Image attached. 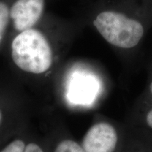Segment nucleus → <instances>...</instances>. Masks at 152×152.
<instances>
[{
  "label": "nucleus",
  "mask_w": 152,
  "mask_h": 152,
  "mask_svg": "<svg viewBox=\"0 0 152 152\" xmlns=\"http://www.w3.org/2000/svg\"><path fill=\"white\" fill-rule=\"evenodd\" d=\"M152 16V0H136L129 10L106 9L93 20L99 33L110 45L123 49L137 46L145 34L144 20Z\"/></svg>",
  "instance_id": "1"
},
{
  "label": "nucleus",
  "mask_w": 152,
  "mask_h": 152,
  "mask_svg": "<svg viewBox=\"0 0 152 152\" xmlns=\"http://www.w3.org/2000/svg\"><path fill=\"white\" fill-rule=\"evenodd\" d=\"M11 49L13 61L23 71L42 74L52 67V47L39 30L30 28L20 32L13 39Z\"/></svg>",
  "instance_id": "2"
},
{
  "label": "nucleus",
  "mask_w": 152,
  "mask_h": 152,
  "mask_svg": "<svg viewBox=\"0 0 152 152\" xmlns=\"http://www.w3.org/2000/svg\"><path fill=\"white\" fill-rule=\"evenodd\" d=\"M118 134L113 125L101 122L93 125L83 137L81 145L85 152H114Z\"/></svg>",
  "instance_id": "3"
},
{
  "label": "nucleus",
  "mask_w": 152,
  "mask_h": 152,
  "mask_svg": "<svg viewBox=\"0 0 152 152\" xmlns=\"http://www.w3.org/2000/svg\"><path fill=\"white\" fill-rule=\"evenodd\" d=\"M45 0H16L10 7V18L17 31L33 28L43 14Z\"/></svg>",
  "instance_id": "4"
},
{
  "label": "nucleus",
  "mask_w": 152,
  "mask_h": 152,
  "mask_svg": "<svg viewBox=\"0 0 152 152\" xmlns=\"http://www.w3.org/2000/svg\"><path fill=\"white\" fill-rule=\"evenodd\" d=\"M0 152H44L40 146L34 142L26 144L20 139L13 140Z\"/></svg>",
  "instance_id": "5"
},
{
  "label": "nucleus",
  "mask_w": 152,
  "mask_h": 152,
  "mask_svg": "<svg viewBox=\"0 0 152 152\" xmlns=\"http://www.w3.org/2000/svg\"><path fill=\"white\" fill-rule=\"evenodd\" d=\"M10 20V7L4 1L0 0V45L4 37Z\"/></svg>",
  "instance_id": "6"
},
{
  "label": "nucleus",
  "mask_w": 152,
  "mask_h": 152,
  "mask_svg": "<svg viewBox=\"0 0 152 152\" xmlns=\"http://www.w3.org/2000/svg\"><path fill=\"white\" fill-rule=\"evenodd\" d=\"M54 152H85L81 144L70 139L59 142L55 147Z\"/></svg>",
  "instance_id": "7"
},
{
  "label": "nucleus",
  "mask_w": 152,
  "mask_h": 152,
  "mask_svg": "<svg viewBox=\"0 0 152 152\" xmlns=\"http://www.w3.org/2000/svg\"><path fill=\"white\" fill-rule=\"evenodd\" d=\"M147 123L150 128H152V110H151L147 115Z\"/></svg>",
  "instance_id": "8"
},
{
  "label": "nucleus",
  "mask_w": 152,
  "mask_h": 152,
  "mask_svg": "<svg viewBox=\"0 0 152 152\" xmlns=\"http://www.w3.org/2000/svg\"><path fill=\"white\" fill-rule=\"evenodd\" d=\"M1 118H2V115H1V111H0V123H1Z\"/></svg>",
  "instance_id": "9"
},
{
  "label": "nucleus",
  "mask_w": 152,
  "mask_h": 152,
  "mask_svg": "<svg viewBox=\"0 0 152 152\" xmlns=\"http://www.w3.org/2000/svg\"><path fill=\"white\" fill-rule=\"evenodd\" d=\"M150 90H151V92L152 93V83H151V85H150Z\"/></svg>",
  "instance_id": "10"
}]
</instances>
